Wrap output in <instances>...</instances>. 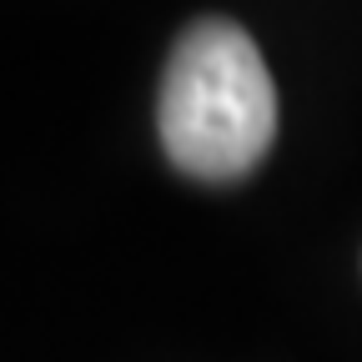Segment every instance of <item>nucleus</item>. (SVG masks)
Returning a JSON list of instances; mask_svg holds the SVG:
<instances>
[{
	"instance_id": "obj_1",
	"label": "nucleus",
	"mask_w": 362,
	"mask_h": 362,
	"mask_svg": "<svg viewBox=\"0 0 362 362\" xmlns=\"http://www.w3.org/2000/svg\"><path fill=\"white\" fill-rule=\"evenodd\" d=\"M156 136L166 161L206 187L242 181L277 141V86L237 21H197L161 71Z\"/></svg>"
}]
</instances>
